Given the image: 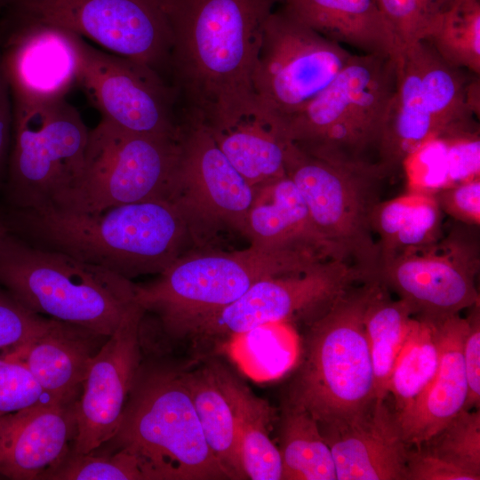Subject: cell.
Masks as SVG:
<instances>
[{
    "mask_svg": "<svg viewBox=\"0 0 480 480\" xmlns=\"http://www.w3.org/2000/svg\"><path fill=\"white\" fill-rule=\"evenodd\" d=\"M318 425L332 451L337 480H406L410 445L385 399H373L351 417Z\"/></svg>",
    "mask_w": 480,
    "mask_h": 480,
    "instance_id": "cell-20",
    "label": "cell"
},
{
    "mask_svg": "<svg viewBox=\"0 0 480 480\" xmlns=\"http://www.w3.org/2000/svg\"><path fill=\"white\" fill-rule=\"evenodd\" d=\"M180 156L179 139L125 132L100 119L89 132L81 172L54 208L99 212L167 199Z\"/></svg>",
    "mask_w": 480,
    "mask_h": 480,
    "instance_id": "cell-11",
    "label": "cell"
},
{
    "mask_svg": "<svg viewBox=\"0 0 480 480\" xmlns=\"http://www.w3.org/2000/svg\"><path fill=\"white\" fill-rule=\"evenodd\" d=\"M81 325L55 320L52 327L8 357L22 362L56 403L76 402L92 357L106 341Z\"/></svg>",
    "mask_w": 480,
    "mask_h": 480,
    "instance_id": "cell-25",
    "label": "cell"
},
{
    "mask_svg": "<svg viewBox=\"0 0 480 480\" xmlns=\"http://www.w3.org/2000/svg\"><path fill=\"white\" fill-rule=\"evenodd\" d=\"M281 0H164L170 80L181 111L204 118L254 96L265 23Z\"/></svg>",
    "mask_w": 480,
    "mask_h": 480,
    "instance_id": "cell-2",
    "label": "cell"
},
{
    "mask_svg": "<svg viewBox=\"0 0 480 480\" xmlns=\"http://www.w3.org/2000/svg\"><path fill=\"white\" fill-rule=\"evenodd\" d=\"M75 403H39L0 416V475L38 480L72 448Z\"/></svg>",
    "mask_w": 480,
    "mask_h": 480,
    "instance_id": "cell-22",
    "label": "cell"
},
{
    "mask_svg": "<svg viewBox=\"0 0 480 480\" xmlns=\"http://www.w3.org/2000/svg\"><path fill=\"white\" fill-rule=\"evenodd\" d=\"M12 101L0 66V185H4L12 137Z\"/></svg>",
    "mask_w": 480,
    "mask_h": 480,
    "instance_id": "cell-44",
    "label": "cell"
},
{
    "mask_svg": "<svg viewBox=\"0 0 480 480\" xmlns=\"http://www.w3.org/2000/svg\"><path fill=\"white\" fill-rule=\"evenodd\" d=\"M478 80L469 84L426 40L403 49L396 89L380 140L378 164L388 176L422 145L476 135Z\"/></svg>",
    "mask_w": 480,
    "mask_h": 480,
    "instance_id": "cell-7",
    "label": "cell"
},
{
    "mask_svg": "<svg viewBox=\"0 0 480 480\" xmlns=\"http://www.w3.org/2000/svg\"><path fill=\"white\" fill-rule=\"evenodd\" d=\"M466 318L468 328L463 340L462 355L468 394L463 410L479 409L480 405V310L479 304L470 308Z\"/></svg>",
    "mask_w": 480,
    "mask_h": 480,
    "instance_id": "cell-42",
    "label": "cell"
},
{
    "mask_svg": "<svg viewBox=\"0 0 480 480\" xmlns=\"http://www.w3.org/2000/svg\"><path fill=\"white\" fill-rule=\"evenodd\" d=\"M378 285L375 280L352 285L309 322L286 404L318 424L351 417L376 398L364 317Z\"/></svg>",
    "mask_w": 480,
    "mask_h": 480,
    "instance_id": "cell-5",
    "label": "cell"
},
{
    "mask_svg": "<svg viewBox=\"0 0 480 480\" xmlns=\"http://www.w3.org/2000/svg\"><path fill=\"white\" fill-rule=\"evenodd\" d=\"M286 175L299 189L316 229L373 279L380 263L372 219L386 177L378 164H346L311 156L291 141Z\"/></svg>",
    "mask_w": 480,
    "mask_h": 480,
    "instance_id": "cell-9",
    "label": "cell"
},
{
    "mask_svg": "<svg viewBox=\"0 0 480 480\" xmlns=\"http://www.w3.org/2000/svg\"><path fill=\"white\" fill-rule=\"evenodd\" d=\"M450 65L480 74L479 0H453L437 16L426 38Z\"/></svg>",
    "mask_w": 480,
    "mask_h": 480,
    "instance_id": "cell-34",
    "label": "cell"
},
{
    "mask_svg": "<svg viewBox=\"0 0 480 480\" xmlns=\"http://www.w3.org/2000/svg\"><path fill=\"white\" fill-rule=\"evenodd\" d=\"M320 262L252 245L232 252L182 255L152 283L135 284L134 300L145 312L156 314L164 331L177 338L187 324L231 304L258 281Z\"/></svg>",
    "mask_w": 480,
    "mask_h": 480,
    "instance_id": "cell-8",
    "label": "cell"
},
{
    "mask_svg": "<svg viewBox=\"0 0 480 480\" xmlns=\"http://www.w3.org/2000/svg\"><path fill=\"white\" fill-rule=\"evenodd\" d=\"M402 168L407 192L434 196L479 178V139L475 135L431 140L411 154Z\"/></svg>",
    "mask_w": 480,
    "mask_h": 480,
    "instance_id": "cell-30",
    "label": "cell"
},
{
    "mask_svg": "<svg viewBox=\"0 0 480 480\" xmlns=\"http://www.w3.org/2000/svg\"><path fill=\"white\" fill-rule=\"evenodd\" d=\"M180 373L211 451L230 479H247L240 457L234 411L210 364Z\"/></svg>",
    "mask_w": 480,
    "mask_h": 480,
    "instance_id": "cell-29",
    "label": "cell"
},
{
    "mask_svg": "<svg viewBox=\"0 0 480 480\" xmlns=\"http://www.w3.org/2000/svg\"><path fill=\"white\" fill-rule=\"evenodd\" d=\"M479 265L476 240L468 232H452L381 264L374 280L396 293L417 317L438 324L479 304Z\"/></svg>",
    "mask_w": 480,
    "mask_h": 480,
    "instance_id": "cell-16",
    "label": "cell"
},
{
    "mask_svg": "<svg viewBox=\"0 0 480 480\" xmlns=\"http://www.w3.org/2000/svg\"><path fill=\"white\" fill-rule=\"evenodd\" d=\"M436 325L439 349L436 372L409 408L395 412L410 446H419L429 439L463 410L467 398L462 347L468 321L456 315Z\"/></svg>",
    "mask_w": 480,
    "mask_h": 480,
    "instance_id": "cell-24",
    "label": "cell"
},
{
    "mask_svg": "<svg viewBox=\"0 0 480 480\" xmlns=\"http://www.w3.org/2000/svg\"><path fill=\"white\" fill-rule=\"evenodd\" d=\"M406 480H479L471 473L449 463L420 447L410 446L406 460Z\"/></svg>",
    "mask_w": 480,
    "mask_h": 480,
    "instance_id": "cell-43",
    "label": "cell"
},
{
    "mask_svg": "<svg viewBox=\"0 0 480 480\" xmlns=\"http://www.w3.org/2000/svg\"><path fill=\"white\" fill-rule=\"evenodd\" d=\"M49 401L52 400L22 362L0 357V416Z\"/></svg>",
    "mask_w": 480,
    "mask_h": 480,
    "instance_id": "cell-40",
    "label": "cell"
},
{
    "mask_svg": "<svg viewBox=\"0 0 480 480\" xmlns=\"http://www.w3.org/2000/svg\"><path fill=\"white\" fill-rule=\"evenodd\" d=\"M109 441L136 458L145 480L230 479L207 444L180 371L166 365L141 363Z\"/></svg>",
    "mask_w": 480,
    "mask_h": 480,
    "instance_id": "cell-4",
    "label": "cell"
},
{
    "mask_svg": "<svg viewBox=\"0 0 480 480\" xmlns=\"http://www.w3.org/2000/svg\"><path fill=\"white\" fill-rule=\"evenodd\" d=\"M480 479V412L461 410L419 446Z\"/></svg>",
    "mask_w": 480,
    "mask_h": 480,
    "instance_id": "cell-36",
    "label": "cell"
},
{
    "mask_svg": "<svg viewBox=\"0 0 480 480\" xmlns=\"http://www.w3.org/2000/svg\"><path fill=\"white\" fill-rule=\"evenodd\" d=\"M293 336L290 323L273 322L228 338L224 347L246 375L264 381L281 376L291 367L293 356L284 340Z\"/></svg>",
    "mask_w": 480,
    "mask_h": 480,
    "instance_id": "cell-35",
    "label": "cell"
},
{
    "mask_svg": "<svg viewBox=\"0 0 480 480\" xmlns=\"http://www.w3.org/2000/svg\"><path fill=\"white\" fill-rule=\"evenodd\" d=\"M4 9L72 31L170 77L164 0H0Z\"/></svg>",
    "mask_w": 480,
    "mask_h": 480,
    "instance_id": "cell-13",
    "label": "cell"
},
{
    "mask_svg": "<svg viewBox=\"0 0 480 480\" xmlns=\"http://www.w3.org/2000/svg\"><path fill=\"white\" fill-rule=\"evenodd\" d=\"M280 4L320 35L398 61L403 46L375 0H281Z\"/></svg>",
    "mask_w": 480,
    "mask_h": 480,
    "instance_id": "cell-26",
    "label": "cell"
},
{
    "mask_svg": "<svg viewBox=\"0 0 480 480\" xmlns=\"http://www.w3.org/2000/svg\"><path fill=\"white\" fill-rule=\"evenodd\" d=\"M12 113L6 201L12 209L55 206L81 172L90 130L66 99L12 106Z\"/></svg>",
    "mask_w": 480,
    "mask_h": 480,
    "instance_id": "cell-10",
    "label": "cell"
},
{
    "mask_svg": "<svg viewBox=\"0 0 480 480\" xmlns=\"http://www.w3.org/2000/svg\"><path fill=\"white\" fill-rule=\"evenodd\" d=\"M438 363L436 325L414 318L388 381V394L394 396L396 413L409 408L421 395L434 378Z\"/></svg>",
    "mask_w": 480,
    "mask_h": 480,
    "instance_id": "cell-33",
    "label": "cell"
},
{
    "mask_svg": "<svg viewBox=\"0 0 480 480\" xmlns=\"http://www.w3.org/2000/svg\"><path fill=\"white\" fill-rule=\"evenodd\" d=\"M364 278L358 267L340 260L266 277L231 304L187 324L179 338L226 339L268 323L310 322Z\"/></svg>",
    "mask_w": 480,
    "mask_h": 480,
    "instance_id": "cell-14",
    "label": "cell"
},
{
    "mask_svg": "<svg viewBox=\"0 0 480 480\" xmlns=\"http://www.w3.org/2000/svg\"><path fill=\"white\" fill-rule=\"evenodd\" d=\"M403 300H392L380 283L365 308L364 324L373 369L375 397L386 399L396 356L414 318Z\"/></svg>",
    "mask_w": 480,
    "mask_h": 480,
    "instance_id": "cell-31",
    "label": "cell"
},
{
    "mask_svg": "<svg viewBox=\"0 0 480 480\" xmlns=\"http://www.w3.org/2000/svg\"><path fill=\"white\" fill-rule=\"evenodd\" d=\"M0 14V66L12 106L66 99L79 71L72 31L12 10Z\"/></svg>",
    "mask_w": 480,
    "mask_h": 480,
    "instance_id": "cell-18",
    "label": "cell"
},
{
    "mask_svg": "<svg viewBox=\"0 0 480 480\" xmlns=\"http://www.w3.org/2000/svg\"><path fill=\"white\" fill-rule=\"evenodd\" d=\"M180 156L167 199L197 226L228 227L245 236L255 188L233 166L204 121L181 112Z\"/></svg>",
    "mask_w": 480,
    "mask_h": 480,
    "instance_id": "cell-17",
    "label": "cell"
},
{
    "mask_svg": "<svg viewBox=\"0 0 480 480\" xmlns=\"http://www.w3.org/2000/svg\"><path fill=\"white\" fill-rule=\"evenodd\" d=\"M442 212L468 226L480 224V179L468 180L434 195Z\"/></svg>",
    "mask_w": 480,
    "mask_h": 480,
    "instance_id": "cell-41",
    "label": "cell"
},
{
    "mask_svg": "<svg viewBox=\"0 0 480 480\" xmlns=\"http://www.w3.org/2000/svg\"><path fill=\"white\" fill-rule=\"evenodd\" d=\"M397 81V60L352 54L332 83L283 124L284 138L328 161L378 164Z\"/></svg>",
    "mask_w": 480,
    "mask_h": 480,
    "instance_id": "cell-3",
    "label": "cell"
},
{
    "mask_svg": "<svg viewBox=\"0 0 480 480\" xmlns=\"http://www.w3.org/2000/svg\"><path fill=\"white\" fill-rule=\"evenodd\" d=\"M9 231V228L0 213V239Z\"/></svg>",
    "mask_w": 480,
    "mask_h": 480,
    "instance_id": "cell-45",
    "label": "cell"
},
{
    "mask_svg": "<svg viewBox=\"0 0 480 480\" xmlns=\"http://www.w3.org/2000/svg\"><path fill=\"white\" fill-rule=\"evenodd\" d=\"M280 441L282 480H337L332 451L307 411L285 404Z\"/></svg>",
    "mask_w": 480,
    "mask_h": 480,
    "instance_id": "cell-32",
    "label": "cell"
},
{
    "mask_svg": "<svg viewBox=\"0 0 480 480\" xmlns=\"http://www.w3.org/2000/svg\"><path fill=\"white\" fill-rule=\"evenodd\" d=\"M444 7L448 6L453 0H442Z\"/></svg>",
    "mask_w": 480,
    "mask_h": 480,
    "instance_id": "cell-46",
    "label": "cell"
},
{
    "mask_svg": "<svg viewBox=\"0 0 480 480\" xmlns=\"http://www.w3.org/2000/svg\"><path fill=\"white\" fill-rule=\"evenodd\" d=\"M40 480H145L134 456L119 449L113 454L69 452L45 470Z\"/></svg>",
    "mask_w": 480,
    "mask_h": 480,
    "instance_id": "cell-37",
    "label": "cell"
},
{
    "mask_svg": "<svg viewBox=\"0 0 480 480\" xmlns=\"http://www.w3.org/2000/svg\"><path fill=\"white\" fill-rule=\"evenodd\" d=\"M0 284L35 313L108 337L135 305L131 280L10 231L0 239Z\"/></svg>",
    "mask_w": 480,
    "mask_h": 480,
    "instance_id": "cell-6",
    "label": "cell"
},
{
    "mask_svg": "<svg viewBox=\"0 0 480 480\" xmlns=\"http://www.w3.org/2000/svg\"><path fill=\"white\" fill-rule=\"evenodd\" d=\"M441 214L435 196L430 195L407 192L380 201L372 219L373 233L380 238V266L408 249L438 240Z\"/></svg>",
    "mask_w": 480,
    "mask_h": 480,
    "instance_id": "cell-28",
    "label": "cell"
},
{
    "mask_svg": "<svg viewBox=\"0 0 480 480\" xmlns=\"http://www.w3.org/2000/svg\"><path fill=\"white\" fill-rule=\"evenodd\" d=\"M55 320L41 316L6 290H0V349L26 345L49 330Z\"/></svg>",
    "mask_w": 480,
    "mask_h": 480,
    "instance_id": "cell-39",
    "label": "cell"
},
{
    "mask_svg": "<svg viewBox=\"0 0 480 480\" xmlns=\"http://www.w3.org/2000/svg\"><path fill=\"white\" fill-rule=\"evenodd\" d=\"M77 86L104 119L132 133L179 139L181 116L173 86L154 69L101 51L72 32Z\"/></svg>",
    "mask_w": 480,
    "mask_h": 480,
    "instance_id": "cell-15",
    "label": "cell"
},
{
    "mask_svg": "<svg viewBox=\"0 0 480 480\" xmlns=\"http://www.w3.org/2000/svg\"><path fill=\"white\" fill-rule=\"evenodd\" d=\"M216 380L229 400L236 419L238 446L247 479L281 480L279 448L270 438L276 409L218 363H210Z\"/></svg>",
    "mask_w": 480,
    "mask_h": 480,
    "instance_id": "cell-27",
    "label": "cell"
},
{
    "mask_svg": "<svg viewBox=\"0 0 480 480\" xmlns=\"http://www.w3.org/2000/svg\"><path fill=\"white\" fill-rule=\"evenodd\" d=\"M245 236L252 246L264 251L352 263L316 229L299 189L287 175L255 188Z\"/></svg>",
    "mask_w": 480,
    "mask_h": 480,
    "instance_id": "cell-23",
    "label": "cell"
},
{
    "mask_svg": "<svg viewBox=\"0 0 480 480\" xmlns=\"http://www.w3.org/2000/svg\"><path fill=\"white\" fill-rule=\"evenodd\" d=\"M2 216L9 231L27 243L129 280L162 273L183 255L194 234L180 208L163 198L99 212L10 208Z\"/></svg>",
    "mask_w": 480,
    "mask_h": 480,
    "instance_id": "cell-1",
    "label": "cell"
},
{
    "mask_svg": "<svg viewBox=\"0 0 480 480\" xmlns=\"http://www.w3.org/2000/svg\"><path fill=\"white\" fill-rule=\"evenodd\" d=\"M144 315L143 308L135 303L92 357L75 404L73 452H94L116 432L142 363Z\"/></svg>",
    "mask_w": 480,
    "mask_h": 480,
    "instance_id": "cell-19",
    "label": "cell"
},
{
    "mask_svg": "<svg viewBox=\"0 0 480 480\" xmlns=\"http://www.w3.org/2000/svg\"><path fill=\"white\" fill-rule=\"evenodd\" d=\"M201 119L227 158L254 188L286 175L288 140L278 121L255 95Z\"/></svg>",
    "mask_w": 480,
    "mask_h": 480,
    "instance_id": "cell-21",
    "label": "cell"
},
{
    "mask_svg": "<svg viewBox=\"0 0 480 480\" xmlns=\"http://www.w3.org/2000/svg\"><path fill=\"white\" fill-rule=\"evenodd\" d=\"M351 55L281 5L265 23L253 75L254 95L283 128L332 83Z\"/></svg>",
    "mask_w": 480,
    "mask_h": 480,
    "instance_id": "cell-12",
    "label": "cell"
},
{
    "mask_svg": "<svg viewBox=\"0 0 480 480\" xmlns=\"http://www.w3.org/2000/svg\"><path fill=\"white\" fill-rule=\"evenodd\" d=\"M403 49L424 40L445 8L442 0H375Z\"/></svg>",
    "mask_w": 480,
    "mask_h": 480,
    "instance_id": "cell-38",
    "label": "cell"
}]
</instances>
